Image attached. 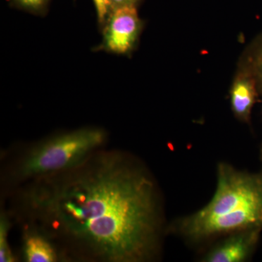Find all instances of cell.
Here are the masks:
<instances>
[{"instance_id": "10", "label": "cell", "mask_w": 262, "mask_h": 262, "mask_svg": "<svg viewBox=\"0 0 262 262\" xmlns=\"http://www.w3.org/2000/svg\"><path fill=\"white\" fill-rule=\"evenodd\" d=\"M98 20L101 23L107 20L108 17L113 11V1L112 0H94Z\"/></svg>"}, {"instance_id": "9", "label": "cell", "mask_w": 262, "mask_h": 262, "mask_svg": "<svg viewBox=\"0 0 262 262\" xmlns=\"http://www.w3.org/2000/svg\"><path fill=\"white\" fill-rule=\"evenodd\" d=\"M11 217L5 208H1L0 213V261L15 262L16 258L12 252L8 243V234L12 225Z\"/></svg>"}, {"instance_id": "4", "label": "cell", "mask_w": 262, "mask_h": 262, "mask_svg": "<svg viewBox=\"0 0 262 262\" xmlns=\"http://www.w3.org/2000/svg\"><path fill=\"white\" fill-rule=\"evenodd\" d=\"M141 22L136 6H124L114 9L107 19L104 32V46L108 51L124 54L136 44Z\"/></svg>"}, {"instance_id": "8", "label": "cell", "mask_w": 262, "mask_h": 262, "mask_svg": "<svg viewBox=\"0 0 262 262\" xmlns=\"http://www.w3.org/2000/svg\"><path fill=\"white\" fill-rule=\"evenodd\" d=\"M242 72L252 77L262 93V34L250 48Z\"/></svg>"}, {"instance_id": "13", "label": "cell", "mask_w": 262, "mask_h": 262, "mask_svg": "<svg viewBox=\"0 0 262 262\" xmlns=\"http://www.w3.org/2000/svg\"><path fill=\"white\" fill-rule=\"evenodd\" d=\"M260 156H261V159L262 160V146L261 147V150H260Z\"/></svg>"}, {"instance_id": "7", "label": "cell", "mask_w": 262, "mask_h": 262, "mask_svg": "<svg viewBox=\"0 0 262 262\" xmlns=\"http://www.w3.org/2000/svg\"><path fill=\"white\" fill-rule=\"evenodd\" d=\"M256 82L249 75L241 72L236 78L230 91L231 108L236 118L249 123L251 110L257 98Z\"/></svg>"}, {"instance_id": "1", "label": "cell", "mask_w": 262, "mask_h": 262, "mask_svg": "<svg viewBox=\"0 0 262 262\" xmlns=\"http://www.w3.org/2000/svg\"><path fill=\"white\" fill-rule=\"evenodd\" d=\"M2 196L12 220L46 235L63 262L154 261L166 233L154 177L122 150L101 148Z\"/></svg>"}, {"instance_id": "3", "label": "cell", "mask_w": 262, "mask_h": 262, "mask_svg": "<svg viewBox=\"0 0 262 262\" xmlns=\"http://www.w3.org/2000/svg\"><path fill=\"white\" fill-rule=\"evenodd\" d=\"M107 133L83 127L2 153V194L26 183L68 170L104 147Z\"/></svg>"}, {"instance_id": "12", "label": "cell", "mask_w": 262, "mask_h": 262, "mask_svg": "<svg viewBox=\"0 0 262 262\" xmlns=\"http://www.w3.org/2000/svg\"><path fill=\"white\" fill-rule=\"evenodd\" d=\"M113 1V10L115 8L124 6H136L139 0H112Z\"/></svg>"}, {"instance_id": "6", "label": "cell", "mask_w": 262, "mask_h": 262, "mask_svg": "<svg viewBox=\"0 0 262 262\" xmlns=\"http://www.w3.org/2000/svg\"><path fill=\"white\" fill-rule=\"evenodd\" d=\"M20 227L22 256L24 261H63L59 251L46 235L32 227Z\"/></svg>"}, {"instance_id": "11", "label": "cell", "mask_w": 262, "mask_h": 262, "mask_svg": "<svg viewBox=\"0 0 262 262\" xmlns=\"http://www.w3.org/2000/svg\"><path fill=\"white\" fill-rule=\"evenodd\" d=\"M18 1L24 7L32 8V9H37L44 4L46 0H18Z\"/></svg>"}, {"instance_id": "5", "label": "cell", "mask_w": 262, "mask_h": 262, "mask_svg": "<svg viewBox=\"0 0 262 262\" xmlns=\"http://www.w3.org/2000/svg\"><path fill=\"white\" fill-rule=\"evenodd\" d=\"M262 229L237 231L225 235L201 258L203 262H244L254 252Z\"/></svg>"}, {"instance_id": "2", "label": "cell", "mask_w": 262, "mask_h": 262, "mask_svg": "<svg viewBox=\"0 0 262 262\" xmlns=\"http://www.w3.org/2000/svg\"><path fill=\"white\" fill-rule=\"evenodd\" d=\"M262 229V170L248 173L227 163L217 166V185L209 203L176 221L166 232L199 243L244 229Z\"/></svg>"}]
</instances>
